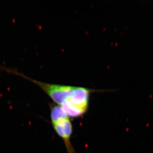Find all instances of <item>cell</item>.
I'll list each match as a JSON object with an SVG mask.
<instances>
[{"label":"cell","instance_id":"obj_1","mask_svg":"<svg viewBox=\"0 0 153 153\" xmlns=\"http://www.w3.org/2000/svg\"><path fill=\"white\" fill-rule=\"evenodd\" d=\"M40 87L58 105L62 104L68 98L74 87L58 84H49L36 81L26 77Z\"/></svg>","mask_w":153,"mask_h":153},{"label":"cell","instance_id":"obj_2","mask_svg":"<svg viewBox=\"0 0 153 153\" xmlns=\"http://www.w3.org/2000/svg\"><path fill=\"white\" fill-rule=\"evenodd\" d=\"M55 131L64 140L68 153H74L71 144V138L72 132V126L69 117L60 119L52 123Z\"/></svg>","mask_w":153,"mask_h":153},{"label":"cell","instance_id":"obj_3","mask_svg":"<svg viewBox=\"0 0 153 153\" xmlns=\"http://www.w3.org/2000/svg\"><path fill=\"white\" fill-rule=\"evenodd\" d=\"M89 91L83 87H74L67 100L84 113L88 108Z\"/></svg>","mask_w":153,"mask_h":153},{"label":"cell","instance_id":"obj_4","mask_svg":"<svg viewBox=\"0 0 153 153\" xmlns=\"http://www.w3.org/2000/svg\"><path fill=\"white\" fill-rule=\"evenodd\" d=\"M69 117L67 116L61 106L55 105L51 108V119L52 123H55L60 119Z\"/></svg>","mask_w":153,"mask_h":153}]
</instances>
